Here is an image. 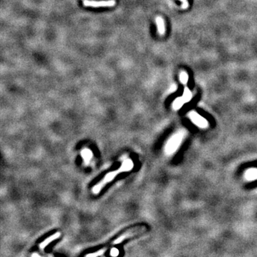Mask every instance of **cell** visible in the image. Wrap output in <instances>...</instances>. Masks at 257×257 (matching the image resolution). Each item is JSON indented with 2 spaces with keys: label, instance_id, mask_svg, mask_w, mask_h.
Segmentation results:
<instances>
[{
  "label": "cell",
  "instance_id": "cell-1",
  "mask_svg": "<svg viewBox=\"0 0 257 257\" xmlns=\"http://www.w3.org/2000/svg\"><path fill=\"white\" fill-rule=\"evenodd\" d=\"M132 167H133V163L131 160L128 159L125 161L123 163V164H122V166H121V168L119 169H118L117 171H115V172H111V173H109L107 174L106 176V177L104 179V180H102L100 183L98 184L94 187V193H99V191L101 190V188L103 187H104L105 184H106L108 183L110 181H112V180L114 179V178L116 176L117 174L119 173V172H125V171H128L130 169H132Z\"/></svg>",
  "mask_w": 257,
  "mask_h": 257
},
{
  "label": "cell",
  "instance_id": "cell-2",
  "mask_svg": "<svg viewBox=\"0 0 257 257\" xmlns=\"http://www.w3.org/2000/svg\"><path fill=\"white\" fill-rule=\"evenodd\" d=\"M183 134L179 133L175 134L171 138L166 146V152L169 154L174 153L179 147L180 144L183 139Z\"/></svg>",
  "mask_w": 257,
  "mask_h": 257
},
{
  "label": "cell",
  "instance_id": "cell-3",
  "mask_svg": "<svg viewBox=\"0 0 257 257\" xmlns=\"http://www.w3.org/2000/svg\"><path fill=\"white\" fill-rule=\"evenodd\" d=\"M83 4L86 7H112L116 5L115 0H104V1H95V0H83Z\"/></svg>",
  "mask_w": 257,
  "mask_h": 257
},
{
  "label": "cell",
  "instance_id": "cell-4",
  "mask_svg": "<svg viewBox=\"0 0 257 257\" xmlns=\"http://www.w3.org/2000/svg\"><path fill=\"white\" fill-rule=\"evenodd\" d=\"M189 116H190L192 122L194 123L196 125H197L201 128H206L208 126V123H207L206 120L204 118H203L202 116L200 115L197 114V112H191L189 114Z\"/></svg>",
  "mask_w": 257,
  "mask_h": 257
},
{
  "label": "cell",
  "instance_id": "cell-5",
  "mask_svg": "<svg viewBox=\"0 0 257 257\" xmlns=\"http://www.w3.org/2000/svg\"><path fill=\"white\" fill-rule=\"evenodd\" d=\"M245 177L248 181L257 179V169H250L247 170L245 174Z\"/></svg>",
  "mask_w": 257,
  "mask_h": 257
},
{
  "label": "cell",
  "instance_id": "cell-6",
  "mask_svg": "<svg viewBox=\"0 0 257 257\" xmlns=\"http://www.w3.org/2000/svg\"><path fill=\"white\" fill-rule=\"evenodd\" d=\"M156 24L158 26V32L161 35H163L165 32V26H164V22L163 19L160 17H156Z\"/></svg>",
  "mask_w": 257,
  "mask_h": 257
},
{
  "label": "cell",
  "instance_id": "cell-7",
  "mask_svg": "<svg viewBox=\"0 0 257 257\" xmlns=\"http://www.w3.org/2000/svg\"><path fill=\"white\" fill-rule=\"evenodd\" d=\"M59 236H60V234H59V233H57V234H54L53 236H51V237H49V238H48V239H46V240H45V241H44V242H42V243H41V244H40L39 247H40V248H41L42 249H45V247L47 246V245L49 244V243L51 242V241L54 240V239H57V238H58V237H59Z\"/></svg>",
  "mask_w": 257,
  "mask_h": 257
},
{
  "label": "cell",
  "instance_id": "cell-8",
  "mask_svg": "<svg viewBox=\"0 0 257 257\" xmlns=\"http://www.w3.org/2000/svg\"><path fill=\"white\" fill-rule=\"evenodd\" d=\"M186 102L184 101V99L183 97H179L178 98V99H176L175 101H174V104H173V107L174 109H179L180 107H181L183 106V104Z\"/></svg>",
  "mask_w": 257,
  "mask_h": 257
},
{
  "label": "cell",
  "instance_id": "cell-9",
  "mask_svg": "<svg viewBox=\"0 0 257 257\" xmlns=\"http://www.w3.org/2000/svg\"><path fill=\"white\" fill-rule=\"evenodd\" d=\"M82 156H83L84 160L88 162V161H89L90 159L91 158V156H92V153L91 152V151L88 150V149H85V150L82 151Z\"/></svg>",
  "mask_w": 257,
  "mask_h": 257
},
{
  "label": "cell",
  "instance_id": "cell-10",
  "mask_svg": "<svg viewBox=\"0 0 257 257\" xmlns=\"http://www.w3.org/2000/svg\"><path fill=\"white\" fill-rule=\"evenodd\" d=\"M182 97L184 98V101H186V102H187V101L191 100V97H192V94H191V92L190 91H189V89H187V88H186L185 89L184 92L183 97Z\"/></svg>",
  "mask_w": 257,
  "mask_h": 257
},
{
  "label": "cell",
  "instance_id": "cell-11",
  "mask_svg": "<svg viewBox=\"0 0 257 257\" xmlns=\"http://www.w3.org/2000/svg\"><path fill=\"white\" fill-rule=\"evenodd\" d=\"M133 233H134V229L130 230V231H128L127 232H126V233L124 234L123 236H122V237L119 238V239H117V241H115V243H119V242H121V241H123L124 239H125V238H128V237H131V236H132V234H133Z\"/></svg>",
  "mask_w": 257,
  "mask_h": 257
},
{
  "label": "cell",
  "instance_id": "cell-12",
  "mask_svg": "<svg viewBox=\"0 0 257 257\" xmlns=\"http://www.w3.org/2000/svg\"><path fill=\"white\" fill-rule=\"evenodd\" d=\"M180 80L183 84H187L188 82V75L187 74L184 72H181L180 74Z\"/></svg>",
  "mask_w": 257,
  "mask_h": 257
},
{
  "label": "cell",
  "instance_id": "cell-13",
  "mask_svg": "<svg viewBox=\"0 0 257 257\" xmlns=\"http://www.w3.org/2000/svg\"><path fill=\"white\" fill-rule=\"evenodd\" d=\"M180 1H181L183 4H182L181 7L183 9H187L188 7V6H189V4H188L187 0H180Z\"/></svg>",
  "mask_w": 257,
  "mask_h": 257
},
{
  "label": "cell",
  "instance_id": "cell-14",
  "mask_svg": "<svg viewBox=\"0 0 257 257\" xmlns=\"http://www.w3.org/2000/svg\"><path fill=\"white\" fill-rule=\"evenodd\" d=\"M118 254H119V252H118L117 249H113L112 250V252H111V255H112V256H117Z\"/></svg>",
  "mask_w": 257,
  "mask_h": 257
},
{
  "label": "cell",
  "instance_id": "cell-15",
  "mask_svg": "<svg viewBox=\"0 0 257 257\" xmlns=\"http://www.w3.org/2000/svg\"><path fill=\"white\" fill-rule=\"evenodd\" d=\"M102 253H104V251H100L99 253H97V254H89L88 256H99V255H101Z\"/></svg>",
  "mask_w": 257,
  "mask_h": 257
}]
</instances>
